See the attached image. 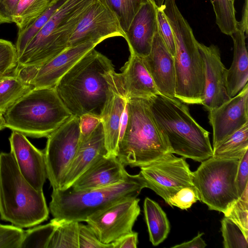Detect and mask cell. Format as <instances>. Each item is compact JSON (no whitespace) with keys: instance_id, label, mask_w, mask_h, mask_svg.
<instances>
[{"instance_id":"obj_43","label":"cell","mask_w":248,"mask_h":248,"mask_svg":"<svg viewBox=\"0 0 248 248\" xmlns=\"http://www.w3.org/2000/svg\"><path fill=\"white\" fill-rule=\"evenodd\" d=\"M20 0H0V24L13 23V17Z\"/></svg>"},{"instance_id":"obj_35","label":"cell","mask_w":248,"mask_h":248,"mask_svg":"<svg viewBox=\"0 0 248 248\" xmlns=\"http://www.w3.org/2000/svg\"><path fill=\"white\" fill-rule=\"evenodd\" d=\"M224 215L236 223L248 237V185Z\"/></svg>"},{"instance_id":"obj_37","label":"cell","mask_w":248,"mask_h":248,"mask_svg":"<svg viewBox=\"0 0 248 248\" xmlns=\"http://www.w3.org/2000/svg\"><path fill=\"white\" fill-rule=\"evenodd\" d=\"M24 233L21 228L0 224V248H20Z\"/></svg>"},{"instance_id":"obj_30","label":"cell","mask_w":248,"mask_h":248,"mask_svg":"<svg viewBox=\"0 0 248 248\" xmlns=\"http://www.w3.org/2000/svg\"><path fill=\"white\" fill-rule=\"evenodd\" d=\"M65 0H57L40 16L22 31H18L15 46L17 58L22 54L30 41L35 36L53 14Z\"/></svg>"},{"instance_id":"obj_32","label":"cell","mask_w":248,"mask_h":248,"mask_svg":"<svg viewBox=\"0 0 248 248\" xmlns=\"http://www.w3.org/2000/svg\"><path fill=\"white\" fill-rule=\"evenodd\" d=\"M59 224L53 218L46 224L24 231L20 248H47L49 241Z\"/></svg>"},{"instance_id":"obj_45","label":"cell","mask_w":248,"mask_h":248,"mask_svg":"<svg viewBox=\"0 0 248 248\" xmlns=\"http://www.w3.org/2000/svg\"><path fill=\"white\" fill-rule=\"evenodd\" d=\"M203 233L198 234L192 240L172 247V248H203L206 246L202 236Z\"/></svg>"},{"instance_id":"obj_5","label":"cell","mask_w":248,"mask_h":248,"mask_svg":"<svg viewBox=\"0 0 248 248\" xmlns=\"http://www.w3.org/2000/svg\"><path fill=\"white\" fill-rule=\"evenodd\" d=\"M146 187L141 173L110 186L84 190L53 189L49 210L59 220L86 222L93 214L122 200L137 197Z\"/></svg>"},{"instance_id":"obj_49","label":"cell","mask_w":248,"mask_h":248,"mask_svg":"<svg viewBox=\"0 0 248 248\" xmlns=\"http://www.w3.org/2000/svg\"><path fill=\"white\" fill-rule=\"evenodd\" d=\"M155 2H156V3L157 4L158 2V1H159V0H155Z\"/></svg>"},{"instance_id":"obj_28","label":"cell","mask_w":248,"mask_h":248,"mask_svg":"<svg viewBox=\"0 0 248 248\" xmlns=\"http://www.w3.org/2000/svg\"><path fill=\"white\" fill-rule=\"evenodd\" d=\"M57 0H20L13 17L20 31L40 16Z\"/></svg>"},{"instance_id":"obj_27","label":"cell","mask_w":248,"mask_h":248,"mask_svg":"<svg viewBox=\"0 0 248 248\" xmlns=\"http://www.w3.org/2000/svg\"><path fill=\"white\" fill-rule=\"evenodd\" d=\"M248 150V123L213 148L215 157L239 159Z\"/></svg>"},{"instance_id":"obj_4","label":"cell","mask_w":248,"mask_h":248,"mask_svg":"<svg viewBox=\"0 0 248 248\" xmlns=\"http://www.w3.org/2000/svg\"><path fill=\"white\" fill-rule=\"evenodd\" d=\"M43 190L33 187L20 172L11 152L0 153V217L17 227L29 228L47 219Z\"/></svg>"},{"instance_id":"obj_42","label":"cell","mask_w":248,"mask_h":248,"mask_svg":"<svg viewBox=\"0 0 248 248\" xmlns=\"http://www.w3.org/2000/svg\"><path fill=\"white\" fill-rule=\"evenodd\" d=\"M79 117L80 140L89 136L101 122V118L91 114H84Z\"/></svg>"},{"instance_id":"obj_34","label":"cell","mask_w":248,"mask_h":248,"mask_svg":"<svg viewBox=\"0 0 248 248\" xmlns=\"http://www.w3.org/2000/svg\"><path fill=\"white\" fill-rule=\"evenodd\" d=\"M221 223L224 248H248V237L236 223L226 217L223 218Z\"/></svg>"},{"instance_id":"obj_39","label":"cell","mask_w":248,"mask_h":248,"mask_svg":"<svg viewBox=\"0 0 248 248\" xmlns=\"http://www.w3.org/2000/svg\"><path fill=\"white\" fill-rule=\"evenodd\" d=\"M197 201H200L194 187H186L181 189L169 199L168 204L182 210H186Z\"/></svg>"},{"instance_id":"obj_40","label":"cell","mask_w":248,"mask_h":248,"mask_svg":"<svg viewBox=\"0 0 248 248\" xmlns=\"http://www.w3.org/2000/svg\"><path fill=\"white\" fill-rule=\"evenodd\" d=\"M78 243L79 248H113L112 243H103L88 225L81 223L79 224Z\"/></svg>"},{"instance_id":"obj_23","label":"cell","mask_w":248,"mask_h":248,"mask_svg":"<svg viewBox=\"0 0 248 248\" xmlns=\"http://www.w3.org/2000/svg\"><path fill=\"white\" fill-rule=\"evenodd\" d=\"M121 71L120 75L126 99H147L159 93L141 57L130 53Z\"/></svg>"},{"instance_id":"obj_18","label":"cell","mask_w":248,"mask_h":248,"mask_svg":"<svg viewBox=\"0 0 248 248\" xmlns=\"http://www.w3.org/2000/svg\"><path fill=\"white\" fill-rule=\"evenodd\" d=\"M142 58L159 93L176 98L174 57L163 42L158 29L154 35L149 54Z\"/></svg>"},{"instance_id":"obj_33","label":"cell","mask_w":248,"mask_h":248,"mask_svg":"<svg viewBox=\"0 0 248 248\" xmlns=\"http://www.w3.org/2000/svg\"><path fill=\"white\" fill-rule=\"evenodd\" d=\"M118 18L125 33L144 0H105Z\"/></svg>"},{"instance_id":"obj_16","label":"cell","mask_w":248,"mask_h":248,"mask_svg":"<svg viewBox=\"0 0 248 248\" xmlns=\"http://www.w3.org/2000/svg\"><path fill=\"white\" fill-rule=\"evenodd\" d=\"M205 66V83L202 105L209 111L229 100L226 89L227 69L222 62L217 46L198 43Z\"/></svg>"},{"instance_id":"obj_31","label":"cell","mask_w":248,"mask_h":248,"mask_svg":"<svg viewBox=\"0 0 248 248\" xmlns=\"http://www.w3.org/2000/svg\"><path fill=\"white\" fill-rule=\"evenodd\" d=\"M216 16V22L220 31L231 35L236 29L235 0H210Z\"/></svg>"},{"instance_id":"obj_25","label":"cell","mask_w":248,"mask_h":248,"mask_svg":"<svg viewBox=\"0 0 248 248\" xmlns=\"http://www.w3.org/2000/svg\"><path fill=\"white\" fill-rule=\"evenodd\" d=\"M143 209L150 241L156 246L167 238L170 231L169 221L160 205L149 198L145 199Z\"/></svg>"},{"instance_id":"obj_13","label":"cell","mask_w":248,"mask_h":248,"mask_svg":"<svg viewBox=\"0 0 248 248\" xmlns=\"http://www.w3.org/2000/svg\"><path fill=\"white\" fill-rule=\"evenodd\" d=\"M117 36L124 38L125 34L117 16L105 0H93L78 21L69 39L68 47Z\"/></svg>"},{"instance_id":"obj_48","label":"cell","mask_w":248,"mask_h":248,"mask_svg":"<svg viewBox=\"0 0 248 248\" xmlns=\"http://www.w3.org/2000/svg\"><path fill=\"white\" fill-rule=\"evenodd\" d=\"M165 0H159L158 3H157V5L158 6H160L162 4H163L164 1Z\"/></svg>"},{"instance_id":"obj_14","label":"cell","mask_w":248,"mask_h":248,"mask_svg":"<svg viewBox=\"0 0 248 248\" xmlns=\"http://www.w3.org/2000/svg\"><path fill=\"white\" fill-rule=\"evenodd\" d=\"M102 41H87L68 47L50 61L35 69L23 68L18 73L28 74L20 76L34 89L54 88L61 78L77 62Z\"/></svg>"},{"instance_id":"obj_38","label":"cell","mask_w":248,"mask_h":248,"mask_svg":"<svg viewBox=\"0 0 248 248\" xmlns=\"http://www.w3.org/2000/svg\"><path fill=\"white\" fill-rule=\"evenodd\" d=\"M156 18L158 32L167 47L174 57L175 46L173 31L160 6H158Z\"/></svg>"},{"instance_id":"obj_44","label":"cell","mask_w":248,"mask_h":248,"mask_svg":"<svg viewBox=\"0 0 248 248\" xmlns=\"http://www.w3.org/2000/svg\"><path fill=\"white\" fill-rule=\"evenodd\" d=\"M138 242V233L132 232L113 243V248H136Z\"/></svg>"},{"instance_id":"obj_41","label":"cell","mask_w":248,"mask_h":248,"mask_svg":"<svg viewBox=\"0 0 248 248\" xmlns=\"http://www.w3.org/2000/svg\"><path fill=\"white\" fill-rule=\"evenodd\" d=\"M235 183L240 197L248 185V150L239 160Z\"/></svg>"},{"instance_id":"obj_22","label":"cell","mask_w":248,"mask_h":248,"mask_svg":"<svg viewBox=\"0 0 248 248\" xmlns=\"http://www.w3.org/2000/svg\"><path fill=\"white\" fill-rule=\"evenodd\" d=\"M130 175L117 156L105 155L87 169L70 187L84 190L107 187L125 181Z\"/></svg>"},{"instance_id":"obj_10","label":"cell","mask_w":248,"mask_h":248,"mask_svg":"<svg viewBox=\"0 0 248 248\" xmlns=\"http://www.w3.org/2000/svg\"><path fill=\"white\" fill-rule=\"evenodd\" d=\"M47 139L44 151L47 178L53 189H58L79 146V117L73 115Z\"/></svg>"},{"instance_id":"obj_29","label":"cell","mask_w":248,"mask_h":248,"mask_svg":"<svg viewBox=\"0 0 248 248\" xmlns=\"http://www.w3.org/2000/svg\"><path fill=\"white\" fill-rule=\"evenodd\" d=\"M79 224L73 220H59L47 248H79Z\"/></svg>"},{"instance_id":"obj_20","label":"cell","mask_w":248,"mask_h":248,"mask_svg":"<svg viewBox=\"0 0 248 248\" xmlns=\"http://www.w3.org/2000/svg\"><path fill=\"white\" fill-rule=\"evenodd\" d=\"M155 0H144L125 32L124 39L130 53L140 57L147 56L157 31V10Z\"/></svg>"},{"instance_id":"obj_24","label":"cell","mask_w":248,"mask_h":248,"mask_svg":"<svg viewBox=\"0 0 248 248\" xmlns=\"http://www.w3.org/2000/svg\"><path fill=\"white\" fill-rule=\"evenodd\" d=\"M233 42V57L226 75V89L230 98L237 94L248 83V55L246 46L247 36L237 29L230 35Z\"/></svg>"},{"instance_id":"obj_12","label":"cell","mask_w":248,"mask_h":248,"mask_svg":"<svg viewBox=\"0 0 248 248\" xmlns=\"http://www.w3.org/2000/svg\"><path fill=\"white\" fill-rule=\"evenodd\" d=\"M137 197L119 201L93 214L86 222L103 243H113L132 232L140 209Z\"/></svg>"},{"instance_id":"obj_1","label":"cell","mask_w":248,"mask_h":248,"mask_svg":"<svg viewBox=\"0 0 248 248\" xmlns=\"http://www.w3.org/2000/svg\"><path fill=\"white\" fill-rule=\"evenodd\" d=\"M114 72L111 61L93 48L61 78L54 88L73 115L88 113L100 118Z\"/></svg>"},{"instance_id":"obj_11","label":"cell","mask_w":248,"mask_h":248,"mask_svg":"<svg viewBox=\"0 0 248 248\" xmlns=\"http://www.w3.org/2000/svg\"><path fill=\"white\" fill-rule=\"evenodd\" d=\"M146 187L153 190L168 203L169 199L181 189L194 187L193 172L183 157L169 153L163 157L144 167L140 172Z\"/></svg>"},{"instance_id":"obj_19","label":"cell","mask_w":248,"mask_h":248,"mask_svg":"<svg viewBox=\"0 0 248 248\" xmlns=\"http://www.w3.org/2000/svg\"><path fill=\"white\" fill-rule=\"evenodd\" d=\"M126 102L120 73L115 71L110 82L109 93L100 117L107 156H117L120 123Z\"/></svg>"},{"instance_id":"obj_7","label":"cell","mask_w":248,"mask_h":248,"mask_svg":"<svg viewBox=\"0 0 248 248\" xmlns=\"http://www.w3.org/2000/svg\"><path fill=\"white\" fill-rule=\"evenodd\" d=\"M72 116L54 88L32 89L3 114L6 127L36 138H47Z\"/></svg>"},{"instance_id":"obj_9","label":"cell","mask_w":248,"mask_h":248,"mask_svg":"<svg viewBox=\"0 0 248 248\" xmlns=\"http://www.w3.org/2000/svg\"><path fill=\"white\" fill-rule=\"evenodd\" d=\"M239 160L212 156L193 172L200 201L210 210L224 214L239 197L235 183Z\"/></svg>"},{"instance_id":"obj_2","label":"cell","mask_w":248,"mask_h":248,"mask_svg":"<svg viewBox=\"0 0 248 248\" xmlns=\"http://www.w3.org/2000/svg\"><path fill=\"white\" fill-rule=\"evenodd\" d=\"M147 101L170 153L200 162L213 156L209 133L191 116L185 103L160 93Z\"/></svg>"},{"instance_id":"obj_8","label":"cell","mask_w":248,"mask_h":248,"mask_svg":"<svg viewBox=\"0 0 248 248\" xmlns=\"http://www.w3.org/2000/svg\"><path fill=\"white\" fill-rule=\"evenodd\" d=\"M93 0H65L17 58V70L35 69L68 47L78 21Z\"/></svg>"},{"instance_id":"obj_15","label":"cell","mask_w":248,"mask_h":248,"mask_svg":"<svg viewBox=\"0 0 248 248\" xmlns=\"http://www.w3.org/2000/svg\"><path fill=\"white\" fill-rule=\"evenodd\" d=\"M213 129V146L216 147L248 123V84L235 96L209 111Z\"/></svg>"},{"instance_id":"obj_47","label":"cell","mask_w":248,"mask_h":248,"mask_svg":"<svg viewBox=\"0 0 248 248\" xmlns=\"http://www.w3.org/2000/svg\"><path fill=\"white\" fill-rule=\"evenodd\" d=\"M6 127V124L3 117V115L0 113V131Z\"/></svg>"},{"instance_id":"obj_3","label":"cell","mask_w":248,"mask_h":248,"mask_svg":"<svg viewBox=\"0 0 248 248\" xmlns=\"http://www.w3.org/2000/svg\"><path fill=\"white\" fill-rule=\"evenodd\" d=\"M173 31L175 52V98L187 104H202L205 66L192 30L175 0H165L160 6Z\"/></svg>"},{"instance_id":"obj_26","label":"cell","mask_w":248,"mask_h":248,"mask_svg":"<svg viewBox=\"0 0 248 248\" xmlns=\"http://www.w3.org/2000/svg\"><path fill=\"white\" fill-rule=\"evenodd\" d=\"M32 89V86L17 73L0 78V113L3 115L12 106Z\"/></svg>"},{"instance_id":"obj_36","label":"cell","mask_w":248,"mask_h":248,"mask_svg":"<svg viewBox=\"0 0 248 248\" xmlns=\"http://www.w3.org/2000/svg\"><path fill=\"white\" fill-rule=\"evenodd\" d=\"M17 56L15 46L0 39V78L16 73Z\"/></svg>"},{"instance_id":"obj_46","label":"cell","mask_w":248,"mask_h":248,"mask_svg":"<svg viewBox=\"0 0 248 248\" xmlns=\"http://www.w3.org/2000/svg\"><path fill=\"white\" fill-rule=\"evenodd\" d=\"M248 0H245L242 10V18L241 21H238L237 28L243 31L246 35H248Z\"/></svg>"},{"instance_id":"obj_21","label":"cell","mask_w":248,"mask_h":248,"mask_svg":"<svg viewBox=\"0 0 248 248\" xmlns=\"http://www.w3.org/2000/svg\"><path fill=\"white\" fill-rule=\"evenodd\" d=\"M105 155H108V152L101 122L89 136L80 140L78 150L63 177L60 189L70 187L87 169Z\"/></svg>"},{"instance_id":"obj_17","label":"cell","mask_w":248,"mask_h":248,"mask_svg":"<svg viewBox=\"0 0 248 248\" xmlns=\"http://www.w3.org/2000/svg\"><path fill=\"white\" fill-rule=\"evenodd\" d=\"M10 152L25 179L36 189L43 190L47 178L44 151L36 148L24 134L16 131L9 138Z\"/></svg>"},{"instance_id":"obj_6","label":"cell","mask_w":248,"mask_h":248,"mask_svg":"<svg viewBox=\"0 0 248 248\" xmlns=\"http://www.w3.org/2000/svg\"><path fill=\"white\" fill-rule=\"evenodd\" d=\"M128 121L117 157L125 166H147L170 153L150 111L147 99H127Z\"/></svg>"}]
</instances>
